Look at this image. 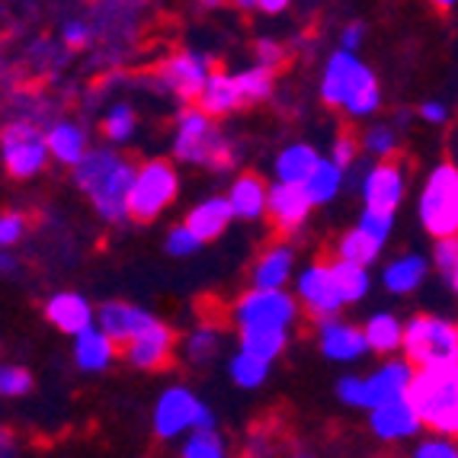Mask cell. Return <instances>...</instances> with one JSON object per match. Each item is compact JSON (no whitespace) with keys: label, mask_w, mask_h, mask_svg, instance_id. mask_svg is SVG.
<instances>
[{"label":"cell","mask_w":458,"mask_h":458,"mask_svg":"<svg viewBox=\"0 0 458 458\" xmlns=\"http://www.w3.org/2000/svg\"><path fill=\"white\" fill-rule=\"evenodd\" d=\"M131 180H135V167L113 151H84V157L74 164V183L90 196L93 208L106 222L129 218L125 202H129Z\"/></svg>","instance_id":"cell-1"},{"label":"cell","mask_w":458,"mask_h":458,"mask_svg":"<svg viewBox=\"0 0 458 458\" xmlns=\"http://www.w3.org/2000/svg\"><path fill=\"white\" fill-rule=\"evenodd\" d=\"M404 397L423 427L439 436L458 433V366H420L411 375Z\"/></svg>","instance_id":"cell-2"},{"label":"cell","mask_w":458,"mask_h":458,"mask_svg":"<svg viewBox=\"0 0 458 458\" xmlns=\"http://www.w3.org/2000/svg\"><path fill=\"white\" fill-rule=\"evenodd\" d=\"M321 97L327 106L346 109L356 119L375 113L378 103H382L375 74L356 58V52H344V48L327 62V71H324L321 81Z\"/></svg>","instance_id":"cell-3"},{"label":"cell","mask_w":458,"mask_h":458,"mask_svg":"<svg viewBox=\"0 0 458 458\" xmlns=\"http://www.w3.org/2000/svg\"><path fill=\"white\" fill-rule=\"evenodd\" d=\"M401 350L411 366H458V330L452 321L417 314L401 330Z\"/></svg>","instance_id":"cell-4"},{"label":"cell","mask_w":458,"mask_h":458,"mask_svg":"<svg viewBox=\"0 0 458 458\" xmlns=\"http://www.w3.org/2000/svg\"><path fill=\"white\" fill-rule=\"evenodd\" d=\"M174 154L176 161L186 164H206V167L225 170L231 167V148L218 129L212 125V115L202 109H186L176 119V135H174Z\"/></svg>","instance_id":"cell-5"},{"label":"cell","mask_w":458,"mask_h":458,"mask_svg":"<svg viewBox=\"0 0 458 458\" xmlns=\"http://www.w3.org/2000/svg\"><path fill=\"white\" fill-rule=\"evenodd\" d=\"M176 192H180V176H176L174 164L170 161L141 164V167H135L125 215L135 218V222H154L174 202Z\"/></svg>","instance_id":"cell-6"},{"label":"cell","mask_w":458,"mask_h":458,"mask_svg":"<svg viewBox=\"0 0 458 458\" xmlns=\"http://www.w3.org/2000/svg\"><path fill=\"white\" fill-rule=\"evenodd\" d=\"M420 225L433 237H452L458 231V170L439 164L429 174L420 196Z\"/></svg>","instance_id":"cell-7"},{"label":"cell","mask_w":458,"mask_h":458,"mask_svg":"<svg viewBox=\"0 0 458 458\" xmlns=\"http://www.w3.org/2000/svg\"><path fill=\"white\" fill-rule=\"evenodd\" d=\"M215 427V417L190 388L174 385L161 394L154 407V433L161 439H176V436L190 433V429Z\"/></svg>","instance_id":"cell-8"},{"label":"cell","mask_w":458,"mask_h":458,"mask_svg":"<svg viewBox=\"0 0 458 458\" xmlns=\"http://www.w3.org/2000/svg\"><path fill=\"white\" fill-rule=\"evenodd\" d=\"M295 314H298V305L289 292H283V289H250L234 305L231 318H234L237 330H250V327H283V330H289V324L295 321Z\"/></svg>","instance_id":"cell-9"},{"label":"cell","mask_w":458,"mask_h":458,"mask_svg":"<svg viewBox=\"0 0 458 458\" xmlns=\"http://www.w3.org/2000/svg\"><path fill=\"white\" fill-rule=\"evenodd\" d=\"M0 151H4V164H7L10 176H16V180L36 176L48 161L46 135H38V129L30 123L7 125L4 138H0Z\"/></svg>","instance_id":"cell-10"},{"label":"cell","mask_w":458,"mask_h":458,"mask_svg":"<svg viewBox=\"0 0 458 458\" xmlns=\"http://www.w3.org/2000/svg\"><path fill=\"white\" fill-rule=\"evenodd\" d=\"M369 413H372V417H369V427H372V433L378 436L382 443L413 439V436L423 429L420 417H417V411H413L411 401H407L404 394L391 397V401H385V404L369 407Z\"/></svg>","instance_id":"cell-11"},{"label":"cell","mask_w":458,"mask_h":458,"mask_svg":"<svg viewBox=\"0 0 458 458\" xmlns=\"http://www.w3.org/2000/svg\"><path fill=\"white\" fill-rule=\"evenodd\" d=\"M269 222H273L276 231H298L301 225L308 222V215H311V199H308L305 186L301 183H279L273 190H267V212Z\"/></svg>","instance_id":"cell-12"},{"label":"cell","mask_w":458,"mask_h":458,"mask_svg":"<svg viewBox=\"0 0 458 458\" xmlns=\"http://www.w3.org/2000/svg\"><path fill=\"white\" fill-rule=\"evenodd\" d=\"M404 167L391 157H385V164L369 170L366 183H362V202L366 208H378V212H394L404 199Z\"/></svg>","instance_id":"cell-13"},{"label":"cell","mask_w":458,"mask_h":458,"mask_svg":"<svg viewBox=\"0 0 458 458\" xmlns=\"http://www.w3.org/2000/svg\"><path fill=\"white\" fill-rule=\"evenodd\" d=\"M123 352L135 369H164L174 352V334L161 321H151L145 330H138L129 344H123Z\"/></svg>","instance_id":"cell-14"},{"label":"cell","mask_w":458,"mask_h":458,"mask_svg":"<svg viewBox=\"0 0 458 458\" xmlns=\"http://www.w3.org/2000/svg\"><path fill=\"white\" fill-rule=\"evenodd\" d=\"M154 321V314H148L145 308H135L129 301H106V305L93 311V324L113 340L115 346L129 344L138 330H145Z\"/></svg>","instance_id":"cell-15"},{"label":"cell","mask_w":458,"mask_h":458,"mask_svg":"<svg viewBox=\"0 0 458 458\" xmlns=\"http://www.w3.org/2000/svg\"><path fill=\"white\" fill-rule=\"evenodd\" d=\"M298 298L318 318H330V314L344 308V301H340V295L334 289V279H330V269L324 263H314V267H308L305 273L298 276Z\"/></svg>","instance_id":"cell-16"},{"label":"cell","mask_w":458,"mask_h":458,"mask_svg":"<svg viewBox=\"0 0 458 458\" xmlns=\"http://www.w3.org/2000/svg\"><path fill=\"white\" fill-rule=\"evenodd\" d=\"M208 62L202 58V55H174L167 64L161 68V81L170 87V90L176 93V97L183 99H196L199 90H202V84H206L208 77Z\"/></svg>","instance_id":"cell-17"},{"label":"cell","mask_w":458,"mask_h":458,"mask_svg":"<svg viewBox=\"0 0 458 458\" xmlns=\"http://www.w3.org/2000/svg\"><path fill=\"white\" fill-rule=\"evenodd\" d=\"M413 366L407 360H388L382 369L369 378H362V407L385 404L391 397H401L411 382Z\"/></svg>","instance_id":"cell-18"},{"label":"cell","mask_w":458,"mask_h":458,"mask_svg":"<svg viewBox=\"0 0 458 458\" xmlns=\"http://www.w3.org/2000/svg\"><path fill=\"white\" fill-rule=\"evenodd\" d=\"M321 350L334 362H352L366 352V340H362L360 327L336 321L334 314H330V318H321Z\"/></svg>","instance_id":"cell-19"},{"label":"cell","mask_w":458,"mask_h":458,"mask_svg":"<svg viewBox=\"0 0 458 458\" xmlns=\"http://www.w3.org/2000/svg\"><path fill=\"white\" fill-rule=\"evenodd\" d=\"M46 318L62 330V334L74 336L93 324V308H90V301H87L84 295H77V292H58V295L48 298Z\"/></svg>","instance_id":"cell-20"},{"label":"cell","mask_w":458,"mask_h":458,"mask_svg":"<svg viewBox=\"0 0 458 458\" xmlns=\"http://www.w3.org/2000/svg\"><path fill=\"white\" fill-rule=\"evenodd\" d=\"M199 109L206 115H228L234 113L237 106H244L241 103V93H237L234 84V74H225V71H208L206 84L199 90Z\"/></svg>","instance_id":"cell-21"},{"label":"cell","mask_w":458,"mask_h":458,"mask_svg":"<svg viewBox=\"0 0 458 458\" xmlns=\"http://www.w3.org/2000/svg\"><path fill=\"white\" fill-rule=\"evenodd\" d=\"M231 218H234V215H231L228 199L212 196V199H206V202H199V206L186 215L183 225L199 237V241H202V244H206V241H215V237L228 228Z\"/></svg>","instance_id":"cell-22"},{"label":"cell","mask_w":458,"mask_h":458,"mask_svg":"<svg viewBox=\"0 0 458 458\" xmlns=\"http://www.w3.org/2000/svg\"><path fill=\"white\" fill-rule=\"evenodd\" d=\"M74 336H77L74 340V360L84 372H103V369L113 362L115 344L97 327V324H90V327H84Z\"/></svg>","instance_id":"cell-23"},{"label":"cell","mask_w":458,"mask_h":458,"mask_svg":"<svg viewBox=\"0 0 458 458\" xmlns=\"http://www.w3.org/2000/svg\"><path fill=\"white\" fill-rule=\"evenodd\" d=\"M228 206L234 218H247V222L260 218V215L267 212V183H263L257 174L237 176L228 192Z\"/></svg>","instance_id":"cell-24"},{"label":"cell","mask_w":458,"mask_h":458,"mask_svg":"<svg viewBox=\"0 0 458 458\" xmlns=\"http://www.w3.org/2000/svg\"><path fill=\"white\" fill-rule=\"evenodd\" d=\"M292 250L289 247H269L257 267H253V289H283L292 276Z\"/></svg>","instance_id":"cell-25"},{"label":"cell","mask_w":458,"mask_h":458,"mask_svg":"<svg viewBox=\"0 0 458 458\" xmlns=\"http://www.w3.org/2000/svg\"><path fill=\"white\" fill-rule=\"evenodd\" d=\"M401 330H404V324L397 321L394 314H372L362 327L366 350L378 352V356H391L401 350Z\"/></svg>","instance_id":"cell-26"},{"label":"cell","mask_w":458,"mask_h":458,"mask_svg":"<svg viewBox=\"0 0 458 458\" xmlns=\"http://www.w3.org/2000/svg\"><path fill=\"white\" fill-rule=\"evenodd\" d=\"M46 148H48V154H52L55 161H62V164H68V167H74V164L81 161V157H84V151H87V135L77 129V125L58 123V125H52V129H48Z\"/></svg>","instance_id":"cell-27"},{"label":"cell","mask_w":458,"mask_h":458,"mask_svg":"<svg viewBox=\"0 0 458 458\" xmlns=\"http://www.w3.org/2000/svg\"><path fill=\"white\" fill-rule=\"evenodd\" d=\"M330 279H334V289L340 295L344 305H352V301H362L369 292V273L366 267L360 263H350V260H340V263H330Z\"/></svg>","instance_id":"cell-28"},{"label":"cell","mask_w":458,"mask_h":458,"mask_svg":"<svg viewBox=\"0 0 458 458\" xmlns=\"http://www.w3.org/2000/svg\"><path fill=\"white\" fill-rule=\"evenodd\" d=\"M301 186H305L311 206H321V202H330V199L340 192V186H344V170L336 167L334 161H321V157H318L311 174L301 180Z\"/></svg>","instance_id":"cell-29"},{"label":"cell","mask_w":458,"mask_h":458,"mask_svg":"<svg viewBox=\"0 0 458 458\" xmlns=\"http://www.w3.org/2000/svg\"><path fill=\"white\" fill-rule=\"evenodd\" d=\"M423 279H427V260L423 257H401L385 269V289L394 292V295H407V292L420 289Z\"/></svg>","instance_id":"cell-30"},{"label":"cell","mask_w":458,"mask_h":458,"mask_svg":"<svg viewBox=\"0 0 458 458\" xmlns=\"http://www.w3.org/2000/svg\"><path fill=\"white\" fill-rule=\"evenodd\" d=\"M285 330L283 327H250L241 330V350L257 356L263 362H273L279 352L285 350Z\"/></svg>","instance_id":"cell-31"},{"label":"cell","mask_w":458,"mask_h":458,"mask_svg":"<svg viewBox=\"0 0 458 458\" xmlns=\"http://www.w3.org/2000/svg\"><path fill=\"white\" fill-rule=\"evenodd\" d=\"M314 164H318V151L311 145H289L276 157V176L283 183H301Z\"/></svg>","instance_id":"cell-32"},{"label":"cell","mask_w":458,"mask_h":458,"mask_svg":"<svg viewBox=\"0 0 458 458\" xmlns=\"http://www.w3.org/2000/svg\"><path fill=\"white\" fill-rule=\"evenodd\" d=\"M336 253H340V260H350V263H360V267H369V263L378 260V253H382V244H378V241H372V237H369L366 231L352 228L350 234H346L344 241H340Z\"/></svg>","instance_id":"cell-33"},{"label":"cell","mask_w":458,"mask_h":458,"mask_svg":"<svg viewBox=\"0 0 458 458\" xmlns=\"http://www.w3.org/2000/svg\"><path fill=\"white\" fill-rule=\"evenodd\" d=\"M234 84H237V93H241V103H260V99H267L269 90H273V71L257 64V68L234 74Z\"/></svg>","instance_id":"cell-34"},{"label":"cell","mask_w":458,"mask_h":458,"mask_svg":"<svg viewBox=\"0 0 458 458\" xmlns=\"http://www.w3.org/2000/svg\"><path fill=\"white\" fill-rule=\"evenodd\" d=\"M269 375V362L257 360V356H250V352H237L234 360H231V378H234L241 388H260L263 382H267Z\"/></svg>","instance_id":"cell-35"},{"label":"cell","mask_w":458,"mask_h":458,"mask_svg":"<svg viewBox=\"0 0 458 458\" xmlns=\"http://www.w3.org/2000/svg\"><path fill=\"white\" fill-rule=\"evenodd\" d=\"M225 439L215 433V427L190 429V439L183 443V458H222Z\"/></svg>","instance_id":"cell-36"},{"label":"cell","mask_w":458,"mask_h":458,"mask_svg":"<svg viewBox=\"0 0 458 458\" xmlns=\"http://www.w3.org/2000/svg\"><path fill=\"white\" fill-rule=\"evenodd\" d=\"M433 260H436V267H439V273H443L445 285H449V289H455V285H458V241H455V234H452V237H436Z\"/></svg>","instance_id":"cell-37"},{"label":"cell","mask_w":458,"mask_h":458,"mask_svg":"<svg viewBox=\"0 0 458 458\" xmlns=\"http://www.w3.org/2000/svg\"><path fill=\"white\" fill-rule=\"evenodd\" d=\"M215 350H218V330H215L212 324H202V327L186 340V352H190V360H196V362L212 360Z\"/></svg>","instance_id":"cell-38"},{"label":"cell","mask_w":458,"mask_h":458,"mask_svg":"<svg viewBox=\"0 0 458 458\" xmlns=\"http://www.w3.org/2000/svg\"><path fill=\"white\" fill-rule=\"evenodd\" d=\"M356 228L366 231V234L372 237V241H378V244L385 247V241H388L391 228H394V212H378V208H366Z\"/></svg>","instance_id":"cell-39"},{"label":"cell","mask_w":458,"mask_h":458,"mask_svg":"<svg viewBox=\"0 0 458 458\" xmlns=\"http://www.w3.org/2000/svg\"><path fill=\"white\" fill-rule=\"evenodd\" d=\"M103 131H106V138H113V141H129L131 131H135V113H131L129 106H115L113 113L106 115Z\"/></svg>","instance_id":"cell-40"},{"label":"cell","mask_w":458,"mask_h":458,"mask_svg":"<svg viewBox=\"0 0 458 458\" xmlns=\"http://www.w3.org/2000/svg\"><path fill=\"white\" fill-rule=\"evenodd\" d=\"M32 388V375L20 366H0V394L20 397Z\"/></svg>","instance_id":"cell-41"},{"label":"cell","mask_w":458,"mask_h":458,"mask_svg":"<svg viewBox=\"0 0 458 458\" xmlns=\"http://www.w3.org/2000/svg\"><path fill=\"white\" fill-rule=\"evenodd\" d=\"M199 247H202V241H199V237L192 234L186 225H176V228H170V234H167V253H170V257H192Z\"/></svg>","instance_id":"cell-42"},{"label":"cell","mask_w":458,"mask_h":458,"mask_svg":"<svg viewBox=\"0 0 458 458\" xmlns=\"http://www.w3.org/2000/svg\"><path fill=\"white\" fill-rule=\"evenodd\" d=\"M366 151L375 154V157H391L397 151V138L391 129L385 125H375V129L366 131Z\"/></svg>","instance_id":"cell-43"},{"label":"cell","mask_w":458,"mask_h":458,"mask_svg":"<svg viewBox=\"0 0 458 458\" xmlns=\"http://www.w3.org/2000/svg\"><path fill=\"white\" fill-rule=\"evenodd\" d=\"M413 455H417V458H455L458 449H455V443H452V436L436 433L433 439H427V443L417 445V449H413Z\"/></svg>","instance_id":"cell-44"},{"label":"cell","mask_w":458,"mask_h":458,"mask_svg":"<svg viewBox=\"0 0 458 458\" xmlns=\"http://www.w3.org/2000/svg\"><path fill=\"white\" fill-rule=\"evenodd\" d=\"M23 234H26L23 215H16V212L0 215V250H4V247H13Z\"/></svg>","instance_id":"cell-45"},{"label":"cell","mask_w":458,"mask_h":458,"mask_svg":"<svg viewBox=\"0 0 458 458\" xmlns=\"http://www.w3.org/2000/svg\"><path fill=\"white\" fill-rule=\"evenodd\" d=\"M285 62V48L273 38H260L257 42V64H263L267 71H276L279 64Z\"/></svg>","instance_id":"cell-46"},{"label":"cell","mask_w":458,"mask_h":458,"mask_svg":"<svg viewBox=\"0 0 458 458\" xmlns=\"http://www.w3.org/2000/svg\"><path fill=\"white\" fill-rule=\"evenodd\" d=\"M336 394H340V401L350 407H362V378H356V375H346V378H340L336 382Z\"/></svg>","instance_id":"cell-47"},{"label":"cell","mask_w":458,"mask_h":458,"mask_svg":"<svg viewBox=\"0 0 458 458\" xmlns=\"http://www.w3.org/2000/svg\"><path fill=\"white\" fill-rule=\"evenodd\" d=\"M356 151H360V145H356V138L352 135H340L334 145V164L340 170H346L352 161H356Z\"/></svg>","instance_id":"cell-48"},{"label":"cell","mask_w":458,"mask_h":458,"mask_svg":"<svg viewBox=\"0 0 458 458\" xmlns=\"http://www.w3.org/2000/svg\"><path fill=\"white\" fill-rule=\"evenodd\" d=\"M362 36H366V30H362L360 23H350L344 30V52H356V48L362 46Z\"/></svg>","instance_id":"cell-49"},{"label":"cell","mask_w":458,"mask_h":458,"mask_svg":"<svg viewBox=\"0 0 458 458\" xmlns=\"http://www.w3.org/2000/svg\"><path fill=\"white\" fill-rule=\"evenodd\" d=\"M64 42L71 48H81L87 42V26L84 23H68L64 26Z\"/></svg>","instance_id":"cell-50"},{"label":"cell","mask_w":458,"mask_h":458,"mask_svg":"<svg viewBox=\"0 0 458 458\" xmlns=\"http://www.w3.org/2000/svg\"><path fill=\"white\" fill-rule=\"evenodd\" d=\"M420 115H423V119H427V123H433V125H443L445 119H449V113H445L443 103H423Z\"/></svg>","instance_id":"cell-51"},{"label":"cell","mask_w":458,"mask_h":458,"mask_svg":"<svg viewBox=\"0 0 458 458\" xmlns=\"http://www.w3.org/2000/svg\"><path fill=\"white\" fill-rule=\"evenodd\" d=\"M289 4L292 0H257V7H260L263 13H283Z\"/></svg>","instance_id":"cell-52"},{"label":"cell","mask_w":458,"mask_h":458,"mask_svg":"<svg viewBox=\"0 0 458 458\" xmlns=\"http://www.w3.org/2000/svg\"><path fill=\"white\" fill-rule=\"evenodd\" d=\"M10 443H13V436H10L7 429H0V455H4V452H10Z\"/></svg>","instance_id":"cell-53"},{"label":"cell","mask_w":458,"mask_h":458,"mask_svg":"<svg viewBox=\"0 0 458 458\" xmlns=\"http://www.w3.org/2000/svg\"><path fill=\"white\" fill-rule=\"evenodd\" d=\"M7 269H13V260H10L7 253H0V273H7Z\"/></svg>","instance_id":"cell-54"},{"label":"cell","mask_w":458,"mask_h":458,"mask_svg":"<svg viewBox=\"0 0 458 458\" xmlns=\"http://www.w3.org/2000/svg\"><path fill=\"white\" fill-rule=\"evenodd\" d=\"M241 10H257V0H234Z\"/></svg>","instance_id":"cell-55"},{"label":"cell","mask_w":458,"mask_h":458,"mask_svg":"<svg viewBox=\"0 0 458 458\" xmlns=\"http://www.w3.org/2000/svg\"><path fill=\"white\" fill-rule=\"evenodd\" d=\"M433 4H436V7H439V10H449L452 4H455V0H433Z\"/></svg>","instance_id":"cell-56"},{"label":"cell","mask_w":458,"mask_h":458,"mask_svg":"<svg viewBox=\"0 0 458 458\" xmlns=\"http://www.w3.org/2000/svg\"><path fill=\"white\" fill-rule=\"evenodd\" d=\"M199 4H202V7H208V10H212V7H222V0H199Z\"/></svg>","instance_id":"cell-57"}]
</instances>
